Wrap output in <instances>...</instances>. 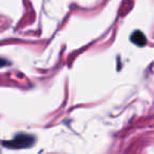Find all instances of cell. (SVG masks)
Listing matches in <instances>:
<instances>
[{
  "instance_id": "cell-1",
  "label": "cell",
  "mask_w": 154,
  "mask_h": 154,
  "mask_svg": "<svg viewBox=\"0 0 154 154\" xmlns=\"http://www.w3.org/2000/svg\"><path fill=\"white\" fill-rule=\"evenodd\" d=\"M5 146L12 149H21V148H29L34 143V137L28 134H18L12 140L5 141Z\"/></svg>"
},
{
  "instance_id": "cell-2",
  "label": "cell",
  "mask_w": 154,
  "mask_h": 154,
  "mask_svg": "<svg viewBox=\"0 0 154 154\" xmlns=\"http://www.w3.org/2000/svg\"><path fill=\"white\" fill-rule=\"evenodd\" d=\"M131 41H132L134 45H138V47H143V45H146V43H147V38H146V36L143 35V32H140V31H135V32H133L132 35H131Z\"/></svg>"
},
{
  "instance_id": "cell-3",
  "label": "cell",
  "mask_w": 154,
  "mask_h": 154,
  "mask_svg": "<svg viewBox=\"0 0 154 154\" xmlns=\"http://www.w3.org/2000/svg\"><path fill=\"white\" fill-rule=\"evenodd\" d=\"M5 64H8V61H7V60L1 59V58H0V68H1V66H5Z\"/></svg>"
}]
</instances>
